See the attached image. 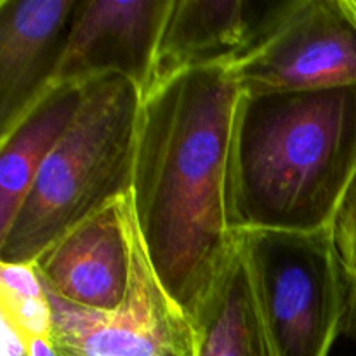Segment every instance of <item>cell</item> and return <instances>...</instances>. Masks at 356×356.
Masks as SVG:
<instances>
[{
  "label": "cell",
  "mask_w": 356,
  "mask_h": 356,
  "mask_svg": "<svg viewBox=\"0 0 356 356\" xmlns=\"http://www.w3.org/2000/svg\"><path fill=\"white\" fill-rule=\"evenodd\" d=\"M0 309L19 322L31 337L49 336L51 308L33 264L0 263Z\"/></svg>",
  "instance_id": "13"
},
{
  "label": "cell",
  "mask_w": 356,
  "mask_h": 356,
  "mask_svg": "<svg viewBox=\"0 0 356 356\" xmlns=\"http://www.w3.org/2000/svg\"><path fill=\"white\" fill-rule=\"evenodd\" d=\"M238 245L278 356H329L350 287L330 228L243 232Z\"/></svg>",
  "instance_id": "4"
},
{
  "label": "cell",
  "mask_w": 356,
  "mask_h": 356,
  "mask_svg": "<svg viewBox=\"0 0 356 356\" xmlns=\"http://www.w3.org/2000/svg\"><path fill=\"white\" fill-rule=\"evenodd\" d=\"M131 216L129 193L68 229L31 263L42 284L82 308H120L131 285Z\"/></svg>",
  "instance_id": "8"
},
{
  "label": "cell",
  "mask_w": 356,
  "mask_h": 356,
  "mask_svg": "<svg viewBox=\"0 0 356 356\" xmlns=\"http://www.w3.org/2000/svg\"><path fill=\"white\" fill-rule=\"evenodd\" d=\"M330 235L348 282L356 280V174L334 214Z\"/></svg>",
  "instance_id": "14"
},
{
  "label": "cell",
  "mask_w": 356,
  "mask_h": 356,
  "mask_svg": "<svg viewBox=\"0 0 356 356\" xmlns=\"http://www.w3.org/2000/svg\"><path fill=\"white\" fill-rule=\"evenodd\" d=\"M193 327L195 356H278L240 245L193 316Z\"/></svg>",
  "instance_id": "12"
},
{
  "label": "cell",
  "mask_w": 356,
  "mask_h": 356,
  "mask_svg": "<svg viewBox=\"0 0 356 356\" xmlns=\"http://www.w3.org/2000/svg\"><path fill=\"white\" fill-rule=\"evenodd\" d=\"M240 96L232 66L218 65L143 97L132 211L160 284L191 320L238 249L229 160Z\"/></svg>",
  "instance_id": "1"
},
{
  "label": "cell",
  "mask_w": 356,
  "mask_h": 356,
  "mask_svg": "<svg viewBox=\"0 0 356 356\" xmlns=\"http://www.w3.org/2000/svg\"><path fill=\"white\" fill-rule=\"evenodd\" d=\"M229 66L242 92L356 86V10L350 0L278 3L259 40Z\"/></svg>",
  "instance_id": "6"
},
{
  "label": "cell",
  "mask_w": 356,
  "mask_h": 356,
  "mask_svg": "<svg viewBox=\"0 0 356 356\" xmlns=\"http://www.w3.org/2000/svg\"><path fill=\"white\" fill-rule=\"evenodd\" d=\"M277 7L266 3L256 10L243 0H172L146 94L190 70L232 65L259 40Z\"/></svg>",
  "instance_id": "10"
},
{
  "label": "cell",
  "mask_w": 356,
  "mask_h": 356,
  "mask_svg": "<svg viewBox=\"0 0 356 356\" xmlns=\"http://www.w3.org/2000/svg\"><path fill=\"white\" fill-rule=\"evenodd\" d=\"M170 3L172 0H79L49 90L124 75L145 96Z\"/></svg>",
  "instance_id": "7"
},
{
  "label": "cell",
  "mask_w": 356,
  "mask_h": 356,
  "mask_svg": "<svg viewBox=\"0 0 356 356\" xmlns=\"http://www.w3.org/2000/svg\"><path fill=\"white\" fill-rule=\"evenodd\" d=\"M350 2H351V6H353V9L356 10V0H350Z\"/></svg>",
  "instance_id": "18"
},
{
  "label": "cell",
  "mask_w": 356,
  "mask_h": 356,
  "mask_svg": "<svg viewBox=\"0 0 356 356\" xmlns=\"http://www.w3.org/2000/svg\"><path fill=\"white\" fill-rule=\"evenodd\" d=\"M83 96V86L52 87L0 136V235L19 211L40 167L75 122Z\"/></svg>",
  "instance_id": "11"
},
{
  "label": "cell",
  "mask_w": 356,
  "mask_h": 356,
  "mask_svg": "<svg viewBox=\"0 0 356 356\" xmlns=\"http://www.w3.org/2000/svg\"><path fill=\"white\" fill-rule=\"evenodd\" d=\"M83 92L75 122L0 235V263L31 264L73 226L131 193L143 90L127 76L106 75Z\"/></svg>",
  "instance_id": "3"
},
{
  "label": "cell",
  "mask_w": 356,
  "mask_h": 356,
  "mask_svg": "<svg viewBox=\"0 0 356 356\" xmlns=\"http://www.w3.org/2000/svg\"><path fill=\"white\" fill-rule=\"evenodd\" d=\"M31 355L33 356H56L49 336L31 337Z\"/></svg>",
  "instance_id": "17"
},
{
  "label": "cell",
  "mask_w": 356,
  "mask_h": 356,
  "mask_svg": "<svg viewBox=\"0 0 356 356\" xmlns=\"http://www.w3.org/2000/svg\"><path fill=\"white\" fill-rule=\"evenodd\" d=\"M79 0L0 2V136L49 90Z\"/></svg>",
  "instance_id": "9"
},
{
  "label": "cell",
  "mask_w": 356,
  "mask_h": 356,
  "mask_svg": "<svg viewBox=\"0 0 356 356\" xmlns=\"http://www.w3.org/2000/svg\"><path fill=\"white\" fill-rule=\"evenodd\" d=\"M132 202V200H131ZM131 285L120 308L94 312L47 294L56 356H195L193 320L163 289L131 216Z\"/></svg>",
  "instance_id": "5"
},
{
  "label": "cell",
  "mask_w": 356,
  "mask_h": 356,
  "mask_svg": "<svg viewBox=\"0 0 356 356\" xmlns=\"http://www.w3.org/2000/svg\"><path fill=\"white\" fill-rule=\"evenodd\" d=\"M356 174V86L242 92L229 160L236 233L318 232Z\"/></svg>",
  "instance_id": "2"
},
{
  "label": "cell",
  "mask_w": 356,
  "mask_h": 356,
  "mask_svg": "<svg viewBox=\"0 0 356 356\" xmlns=\"http://www.w3.org/2000/svg\"><path fill=\"white\" fill-rule=\"evenodd\" d=\"M343 334L356 343V280L350 282V287H348L346 315H344L343 322Z\"/></svg>",
  "instance_id": "16"
},
{
  "label": "cell",
  "mask_w": 356,
  "mask_h": 356,
  "mask_svg": "<svg viewBox=\"0 0 356 356\" xmlns=\"http://www.w3.org/2000/svg\"><path fill=\"white\" fill-rule=\"evenodd\" d=\"M2 322V356H33L31 355V334L0 309Z\"/></svg>",
  "instance_id": "15"
}]
</instances>
